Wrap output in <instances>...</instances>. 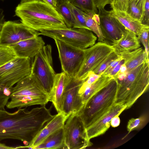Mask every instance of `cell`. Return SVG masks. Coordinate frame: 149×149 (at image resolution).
Here are the masks:
<instances>
[{"label":"cell","instance_id":"cell-46","mask_svg":"<svg viewBox=\"0 0 149 149\" xmlns=\"http://www.w3.org/2000/svg\"><path fill=\"white\" fill-rule=\"evenodd\" d=\"M41 0H21V3H27L35 1H40Z\"/></svg>","mask_w":149,"mask_h":149},{"label":"cell","instance_id":"cell-11","mask_svg":"<svg viewBox=\"0 0 149 149\" xmlns=\"http://www.w3.org/2000/svg\"><path fill=\"white\" fill-rule=\"evenodd\" d=\"M85 50V56L82 65L75 77L84 80L88 73L92 71L108 55L114 52L112 46L99 41Z\"/></svg>","mask_w":149,"mask_h":149},{"label":"cell","instance_id":"cell-35","mask_svg":"<svg viewBox=\"0 0 149 149\" xmlns=\"http://www.w3.org/2000/svg\"><path fill=\"white\" fill-rule=\"evenodd\" d=\"M9 99V96L5 93L3 87L0 86V111L5 110Z\"/></svg>","mask_w":149,"mask_h":149},{"label":"cell","instance_id":"cell-28","mask_svg":"<svg viewBox=\"0 0 149 149\" xmlns=\"http://www.w3.org/2000/svg\"><path fill=\"white\" fill-rule=\"evenodd\" d=\"M148 116L143 115L137 118H132L130 119L127 125V130L129 133L132 131L142 128L148 121Z\"/></svg>","mask_w":149,"mask_h":149},{"label":"cell","instance_id":"cell-4","mask_svg":"<svg viewBox=\"0 0 149 149\" xmlns=\"http://www.w3.org/2000/svg\"><path fill=\"white\" fill-rule=\"evenodd\" d=\"M117 85L114 78L94 95L78 112L86 129L99 120L115 104Z\"/></svg>","mask_w":149,"mask_h":149},{"label":"cell","instance_id":"cell-38","mask_svg":"<svg viewBox=\"0 0 149 149\" xmlns=\"http://www.w3.org/2000/svg\"><path fill=\"white\" fill-rule=\"evenodd\" d=\"M113 0H93L97 8L98 9L104 8L105 6L110 4Z\"/></svg>","mask_w":149,"mask_h":149},{"label":"cell","instance_id":"cell-33","mask_svg":"<svg viewBox=\"0 0 149 149\" xmlns=\"http://www.w3.org/2000/svg\"><path fill=\"white\" fill-rule=\"evenodd\" d=\"M101 76L95 74L92 71L90 72L87 75L86 78L83 81L80 88L79 92V95L86 88L96 81Z\"/></svg>","mask_w":149,"mask_h":149},{"label":"cell","instance_id":"cell-3","mask_svg":"<svg viewBox=\"0 0 149 149\" xmlns=\"http://www.w3.org/2000/svg\"><path fill=\"white\" fill-rule=\"evenodd\" d=\"M117 81L115 104L123 105L127 109L148 89L149 61L142 63L128 72L123 79Z\"/></svg>","mask_w":149,"mask_h":149},{"label":"cell","instance_id":"cell-15","mask_svg":"<svg viewBox=\"0 0 149 149\" xmlns=\"http://www.w3.org/2000/svg\"><path fill=\"white\" fill-rule=\"evenodd\" d=\"M125 110V106L115 104L110 110L101 118L86 129L88 139L90 140L104 134L110 127V121L112 118L116 115H120Z\"/></svg>","mask_w":149,"mask_h":149},{"label":"cell","instance_id":"cell-44","mask_svg":"<svg viewBox=\"0 0 149 149\" xmlns=\"http://www.w3.org/2000/svg\"><path fill=\"white\" fill-rule=\"evenodd\" d=\"M16 149L15 147H10L6 145L5 144L0 143V149Z\"/></svg>","mask_w":149,"mask_h":149},{"label":"cell","instance_id":"cell-14","mask_svg":"<svg viewBox=\"0 0 149 149\" xmlns=\"http://www.w3.org/2000/svg\"><path fill=\"white\" fill-rule=\"evenodd\" d=\"M84 81L69 76L64 90L62 112L68 117L78 113L83 106L79 92Z\"/></svg>","mask_w":149,"mask_h":149},{"label":"cell","instance_id":"cell-23","mask_svg":"<svg viewBox=\"0 0 149 149\" xmlns=\"http://www.w3.org/2000/svg\"><path fill=\"white\" fill-rule=\"evenodd\" d=\"M66 149L64 143L63 127L58 130L46 138L34 149Z\"/></svg>","mask_w":149,"mask_h":149},{"label":"cell","instance_id":"cell-22","mask_svg":"<svg viewBox=\"0 0 149 149\" xmlns=\"http://www.w3.org/2000/svg\"><path fill=\"white\" fill-rule=\"evenodd\" d=\"M114 78L112 77L101 75L94 83L86 88L79 95L83 106L94 95L107 85Z\"/></svg>","mask_w":149,"mask_h":149},{"label":"cell","instance_id":"cell-40","mask_svg":"<svg viewBox=\"0 0 149 149\" xmlns=\"http://www.w3.org/2000/svg\"><path fill=\"white\" fill-rule=\"evenodd\" d=\"M137 5L143 15L144 13L145 4L146 0H132Z\"/></svg>","mask_w":149,"mask_h":149},{"label":"cell","instance_id":"cell-13","mask_svg":"<svg viewBox=\"0 0 149 149\" xmlns=\"http://www.w3.org/2000/svg\"><path fill=\"white\" fill-rule=\"evenodd\" d=\"M98 10L100 25L104 38L103 42L112 46L127 29L118 19L111 16L104 8Z\"/></svg>","mask_w":149,"mask_h":149},{"label":"cell","instance_id":"cell-30","mask_svg":"<svg viewBox=\"0 0 149 149\" xmlns=\"http://www.w3.org/2000/svg\"><path fill=\"white\" fill-rule=\"evenodd\" d=\"M119 55L114 51L108 55L92 71L95 74L101 75L102 73L109 65L112 61L116 58Z\"/></svg>","mask_w":149,"mask_h":149},{"label":"cell","instance_id":"cell-18","mask_svg":"<svg viewBox=\"0 0 149 149\" xmlns=\"http://www.w3.org/2000/svg\"><path fill=\"white\" fill-rule=\"evenodd\" d=\"M69 76L64 72L56 74L51 92L49 96L58 113L62 112L64 90Z\"/></svg>","mask_w":149,"mask_h":149},{"label":"cell","instance_id":"cell-8","mask_svg":"<svg viewBox=\"0 0 149 149\" xmlns=\"http://www.w3.org/2000/svg\"><path fill=\"white\" fill-rule=\"evenodd\" d=\"M66 121L63 128L64 143L66 149H85L92 145L78 113L70 115Z\"/></svg>","mask_w":149,"mask_h":149},{"label":"cell","instance_id":"cell-10","mask_svg":"<svg viewBox=\"0 0 149 149\" xmlns=\"http://www.w3.org/2000/svg\"><path fill=\"white\" fill-rule=\"evenodd\" d=\"M57 47L62 70L68 76L75 77L82 64L85 50L68 44L57 39H54Z\"/></svg>","mask_w":149,"mask_h":149},{"label":"cell","instance_id":"cell-9","mask_svg":"<svg viewBox=\"0 0 149 149\" xmlns=\"http://www.w3.org/2000/svg\"><path fill=\"white\" fill-rule=\"evenodd\" d=\"M31 59L16 57L0 67V86L11 89L31 73Z\"/></svg>","mask_w":149,"mask_h":149},{"label":"cell","instance_id":"cell-26","mask_svg":"<svg viewBox=\"0 0 149 149\" xmlns=\"http://www.w3.org/2000/svg\"><path fill=\"white\" fill-rule=\"evenodd\" d=\"M69 3L82 11L97 14V9L93 0H69Z\"/></svg>","mask_w":149,"mask_h":149},{"label":"cell","instance_id":"cell-45","mask_svg":"<svg viewBox=\"0 0 149 149\" xmlns=\"http://www.w3.org/2000/svg\"><path fill=\"white\" fill-rule=\"evenodd\" d=\"M126 67L125 64L124 63L121 65L119 71L118 73H125L126 72Z\"/></svg>","mask_w":149,"mask_h":149},{"label":"cell","instance_id":"cell-12","mask_svg":"<svg viewBox=\"0 0 149 149\" xmlns=\"http://www.w3.org/2000/svg\"><path fill=\"white\" fill-rule=\"evenodd\" d=\"M39 35V31L21 22L11 21H5L0 30V46L8 47Z\"/></svg>","mask_w":149,"mask_h":149},{"label":"cell","instance_id":"cell-7","mask_svg":"<svg viewBox=\"0 0 149 149\" xmlns=\"http://www.w3.org/2000/svg\"><path fill=\"white\" fill-rule=\"evenodd\" d=\"M39 32L40 35L59 40L82 49L93 46L97 39L92 31L82 29L66 27L45 29Z\"/></svg>","mask_w":149,"mask_h":149},{"label":"cell","instance_id":"cell-25","mask_svg":"<svg viewBox=\"0 0 149 149\" xmlns=\"http://www.w3.org/2000/svg\"><path fill=\"white\" fill-rule=\"evenodd\" d=\"M69 0H57L55 9L62 17L68 28H72L74 21L69 6Z\"/></svg>","mask_w":149,"mask_h":149},{"label":"cell","instance_id":"cell-6","mask_svg":"<svg viewBox=\"0 0 149 149\" xmlns=\"http://www.w3.org/2000/svg\"><path fill=\"white\" fill-rule=\"evenodd\" d=\"M33 58L31 74L49 96L56 74L53 67L52 46L44 45Z\"/></svg>","mask_w":149,"mask_h":149},{"label":"cell","instance_id":"cell-20","mask_svg":"<svg viewBox=\"0 0 149 149\" xmlns=\"http://www.w3.org/2000/svg\"><path fill=\"white\" fill-rule=\"evenodd\" d=\"M120 55L124 61L128 73L143 63L149 61L144 49L139 47L134 50L121 53Z\"/></svg>","mask_w":149,"mask_h":149},{"label":"cell","instance_id":"cell-16","mask_svg":"<svg viewBox=\"0 0 149 149\" xmlns=\"http://www.w3.org/2000/svg\"><path fill=\"white\" fill-rule=\"evenodd\" d=\"M68 117L62 112L58 113L46 124L28 146H19V148L34 149L49 135L63 127Z\"/></svg>","mask_w":149,"mask_h":149},{"label":"cell","instance_id":"cell-31","mask_svg":"<svg viewBox=\"0 0 149 149\" xmlns=\"http://www.w3.org/2000/svg\"><path fill=\"white\" fill-rule=\"evenodd\" d=\"M149 25L143 24L142 26L140 35L137 36L140 41H141L144 48L147 56L149 55Z\"/></svg>","mask_w":149,"mask_h":149},{"label":"cell","instance_id":"cell-39","mask_svg":"<svg viewBox=\"0 0 149 149\" xmlns=\"http://www.w3.org/2000/svg\"><path fill=\"white\" fill-rule=\"evenodd\" d=\"M124 63V61L122 59L109 74L107 76L114 77L119 72L121 65Z\"/></svg>","mask_w":149,"mask_h":149},{"label":"cell","instance_id":"cell-5","mask_svg":"<svg viewBox=\"0 0 149 149\" xmlns=\"http://www.w3.org/2000/svg\"><path fill=\"white\" fill-rule=\"evenodd\" d=\"M9 99L6 106L9 109L45 105L49 101L48 95L31 74L11 88Z\"/></svg>","mask_w":149,"mask_h":149},{"label":"cell","instance_id":"cell-27","mask_svg":"<svg viewBox=\"0 0 149 149\" xmlns=\"http://www.w3.org/2000/svg\"><path fill=\"white\" fill-rule=\"evenodd\" d=\"M69 6L74 21L72 28L84 29L91 31L86 25L83 14V11L72 5L70 3Z\"/></svg>","mask_w":149,"mask_h":149},{"label":"cell","instance_id":"cell-29","mask_svg":"<svg viewBox=\"0 0 149 149\" xmlns=\"http://www.w3.org/2000/svg\"><path fill=\"white\" fill-rule=\"evenodd\" d=\"M16 57L15 53L11 48L0 46V67Z\"/></svg>","mask_w":149,"mask_h":149},{"label":"cell","instance_id":"cell-42","mask_svg":"<svg viewBox=\"0 0 149 149\" xmlns=\"http://www.w3.org/2000/svg\"><path fill=\"white\" fill-rule=\"evenodd\" d=\"M42 1L55 9L57 0H42Z\"/></svg>","mask_w":149,"mask_h":149},{"label":"cell","instance_id":"cell-2","mask_svg":"<svg viewBox=\"0 0 149 149\" xmlns=\"http://www.w3.org/2000/svg\"><path fill=\"white\" fill-rule=\"evenodd\" d=\"M15 15L21 22L36 31L67 27L56 9L42 1L21 3L16 7Z\"/></svg>","mask_w":149,"mask_h":149},{"label":"cell","instance_id":"cell-41","mask_svg":"<svg viewBox=\"0 0 149 149\" xmlns=\"http://www.w3.org/2000/svg\"><path fill=\"white\" fill-rule=\"evenodd\" d=\"M119 115H117L112 118L110 121L111 125L113 127L118 126L120 123V120Z\"/></svg>","mask_w":149,"mask_h":149},{"label":"cell","instance_id":"cell-36","mask_svg":"<svg viewBox=\"0 0 149 149\" xmlns=\"http://www.w3.org/2000/svg\"><path fill=\"white\" fill-rule=\"evenodd\" d=\"M122 59H123L119 55L116 58L112 61L109 65L102 73L101 75L107 76L112 70Z\"/></svg>","mask_w":149,"mask_h":149},{"label":"cell","instance_id":"cell-47","mask_svg":"<svg viewBox=\"0 0 149 149\" xmlns=\"http://www.w3.org/2000/svg\"></svg>","mask_w":149,"mask_h":149},{"label":"cell","instance_id":"cell-21","mask_svg":"<svg viewBox=\"0 0 149 149\" xmlns=\"http://www.w3.org/2000/svg\"><path fill=\"white\" fill-rule=\"evenodd\" d=\"M109 12L111 16L118 19L127 29L138 36L140 35L143 25L141 21L133 18L127 12L112 10Z\"/></svg>","mask_w":149,"mask_h":149},{"label":"cell","instance_id":"cell-17","mask_svg":"<svg viewBox=\"0 0 149 149\" xmlns=\"http://www.w3.org/2000/svg\"><path fill=\"white\" fill-rule=\"evenodd\" d=\"M45 45V42L42 38L38 36L22 40L8 47L13 50L17 57L31 59Z\"/></svg>","mask_w":149,"mask_h":149},{"label":"cell","instance_id":"cell-37","mask_svg":"<svg viewBox=\"0 0 149 149\" xmlns=\"http://www.w3.org/2000/svg\"><path fill=\"white\" fill-rule=\"evenodd\" d=\"M142 23L148 25L149 24V0H146L145 4Z\"/></svg>","mask_w":149,"mask_h":149},{"label":"cell","instance_id":"cell-43","mask_svg":"<svg viewBox=\"0 0 149 149\" xmlns=\"http://www.w3.org/2000/svg\"><path fill=\"white\" fill-rule=\"evenodd\" d=\"M4 17L3 10L0 8V30L2 24L5 21Z\"/></svg>","mask_w":149,"mask_h":149},{"label":"cell","instance_id":"cell-19","mask_svg":"<svg viewBox=\"0 0 149 149\" xmlns=\"http://www.w3.org/2000/svg\"><path fill=\"white\" fill-rule=\"evenodd\" d=\"M114 52L119 54L135 50L140 47V41L133 32L127 30L121 38L112 45Z\"/></svg>","mask_w":149,"mask_h":149},{"label":"cell","instance_id":"cell-1","mask_svg":"<svg viewBox=\"0 0 149 149\" xmlns=\"http://www.w3.org/2000/svg\"><path fill=\"white\" fill-rule=\"evenodd\" d=\"M51 108L45 105L29 111L18 109L13 113L5 110L0 111V143L6 139L17 140L28 146L41 130L54 115Z\"/></svg>","mask_w":149,"mask_h":149},{"label":"cell","instance_id":"cell-24","mask_svg":"<svg viewBox=\"0 0 149 149\" xmlns=\"http://www.w3.org/2000/svg\"><path fill=\"white\" fill-rule=\"evenodd\" d=\"M83 14L87 26L96 35L99 41L103 42L104 38L100 25L98 14L84 12Z\"/></svg>","mask_w":149,"mask_h":149},{"label":"cell","instance_id":"cell-32","mask_svg":"<svg viewBox=\"0 0 149 149\" xmlns=\"http://www.w3.org/2000/svg\"><path fill=\"white\" fill-rule=\"evenodd\" d=\"M127 12L133 18L141 21L143 20V15L139 7L133 1L130 0Z\"/></svg>","mask_w":149,"mask_h":149},{"label":"cell","instance_id":"cell-34","mask_svg":"<svg viewBox=\"0 0 149 149\" xmlns=\"http://www.w3.org/2000/svg\"><path fill=\"white\" fill-rule=\"evenodd\" d=\"M130 0H113L110 3L111 10L127 12Z\"/></svg>","mask_w":149,"mask_h":149}]
</instances>
